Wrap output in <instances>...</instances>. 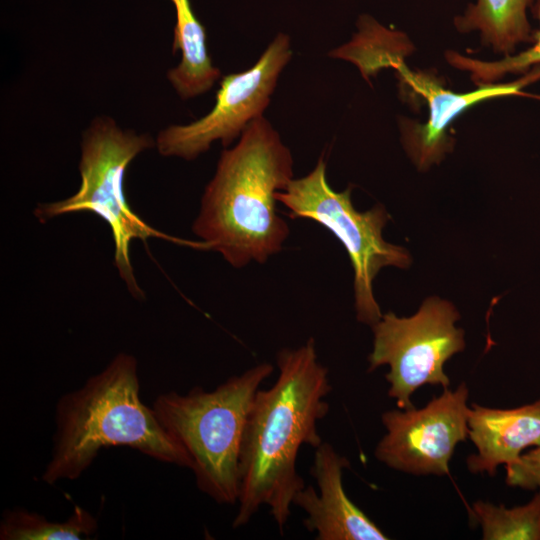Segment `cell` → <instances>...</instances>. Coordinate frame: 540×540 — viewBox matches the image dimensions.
Listing matches in <instances>:
<instances>
[{"instance_id":"2","label":"cell","mask_w":540,"mask_h":540,"mask_svg":"<svg viewBox=\"0 0 540 540\" xmlns=\"http://www.w3.org/2000/svg\"><path fill=\"white\" fill-rule=\"evenodd\" d=\"M292 179L291 151L266 118L254 119L238 143L222 151L193 233L235 268L265 263L289 235L275 194Z\"/></svg>"},{"instance_id":"12","label":"cell","mask_w":540,"mask_h":540,"mask_svg":"<svg viewBox=\"0 0 540 540\" xmlns=\"http://www.w3.org/2000/svg\"><path fill=\"white\" fill-rule=\"evenodd\" d=\"M468 429L477 449L467 458L468 470L493 476L500 465L516 461L527 447L540 446V398L513 409L473 403Z\"/></svg>"},{"instance_id":"11","label":"cell","mask_w":540,"mask_h":540,"mask_svg":"<svg viewBox=\"0 0 540 540\" xmlns=\"http://www.w3.org/2000/svg\"><path fill=\"white\" fill-rule=\"evenodd\" d=\"M350 463L331 444L322 442L315 448L310 473L317 490L308 485L299 490L293 505L306 517L305 528L316 533L317 540H387L389 537L347 496L343 487V470Z\"/></svg>"},{"instance_id":"6","label":"cell","mask_w":540,"mask_h":540,"mask_svg":"<svg viewBox=\"0 0 540 540\" xmlns=\"http://www.w3.org/2000/svg\"><path fill=\"white\" fill-rule=\"evenodd\" d=\"M351 191L348 187L337 192L329 186L321 156L311 172L293 178L275 198L289 209V217L311 219L342 243L354 270L356 318L372 327L383 315L373 295V280L383 267L407 268L411 257L405 248L384 240L382 231L389 219L385 208L376 205L359 212Z\"/></svg>"},{"instance_id":"19","label":"cell","mask_w":540,"mask_h":540,"mask_svg":"<svg viewBox=\"0 0 540 540\" xmlns=\"http://www.w3.org/2000/svg\"><path fill=\"white\" fill-rule=\"evenodd\" d=\"M524 96H529V97H531V98H534V99H537V100L540 101V95H530V94L525 93Z\"/></svg>"},{"instance_id":"15","label":"cell","mask_w":540,"mask_h":540,"mask_svg":"<svg viewBox=\"0 0 540 540\" xmlns=\"http://www.w3.org/2000/svg\"><path fill=\"white\" fill-rule=\"evenodd\" d=\"M98 528L96 518L75 505L64 522H49L44 516L22 508L6 510L0 522L1 540H80Z\"/></svg>"},{"instance_id":"1","label":"cell","mask_w":540,"mask_h":540,"mask_svg":"<svg viewBox=\"0 0 540 540\" xmlns=\"http://www.w3.org/2000/svg\"><path fill=\"white\" fill-rule=\"evenodd\" d=\"M276 364V381L257 391L248 414L233 528L246 525L267 506L282 531L294 496L306 486L296 469L298 452L302 445L315 449L323 442L317 424L329 412L325 398L332 387L314 339L298 348L279 350Z\"/></svg>"},{"instance_id":"17","label":"cell","mask_w":540,"mask_h":540,"mask_svg":"<svg viewBox=\"0 0 540 540\" xmlns=\"http://www.w3.org/2000/svg\"><path fill=\"white\" fill-rule=\"evenodd\" d=\"M535 12L540 25V0H536ZM446 61L454 68L469 73L471 80L480 85L496 83L508 74H526L540 66V26L534 33V41L526 50L504 56L495 61H484L468 57L457 51H447Z\"/></svg>"},{"instance_id":"18","label":"cell","mask_w":540,"mask_h":540,"mask_svg":"<svg viewBox=\"0 0 540 540\" xmlns=\"http://www.w3.org/2000/svg\"><path fill=\"white\" fill-rule=\"evenodd\" d=\"M506 471L507 485L527 490L540 489V446L506 465Z\"/></svg>"},{"instance_id":"9","label":"cell","mask_w":540,"mask_h":540,"mask_svg":"<svg viewBox=\"0 0 540 540\" xmlns=\"http://www.w3.org/2000/svg\"><path fill=\"white\" fill-rule=\"evenodd\" d=\"M468 397V386L462 382L455 390L444 389L423 408L385 411L381 421L386 433L375 447V458L407 474H449L456 445L469 436Z\"/></svg>"},{"instance_id":"3","label":"cell","mask_w":540,"mask_h":540,"mask_svg":"<svg viewBox=\"0 0 540 540\" xmlns=\"http://www.w3.org/2000/svg\"><path fill=\"white\" fill-rule=\"evenodd\" d=\"M56 431L42 480H75L106 447L125 445L161 462L192 467L186 450L140 398L137 361L117 354L79 389L64 394L55 413Z\"/></svg>"},{"instance_id":"16","label":"cell","mask_w":540,"mask_h":540,"mask_svg":"<svg viewBox=\"0 0 540 540\" xmlns=\"http://www.w3.org/2000/svg\"><path fill=\"white\" fill-rule=\"evenodd\" d=\"M472 513L484 540H540V489L525 505L508 509L479 500L473 503Z\"/></svg>"},{"instance_id":"13","label":"cell","mask_w":540,"mask_h":540,"mask_svg":"<svg viewBox=\"0 0 540 540\" xmlns=\"http://www.w3.org/2000/svg\"><path fill=\"white\" fill-rule=\"evenodd\" d=\"M176 24L172 52L181 53V61L167 72V78L182 99L206 93L221 78L207 50L205 27L198 20L190 0H171Z\"/></svg>"},{"instance_id":"8","label":"cell","mask_w":540,"mask_h":540,"mask_svg":"<svg viewBox=\"0 0 540 540\" xmlns=\"http://www.w3.org/2000/svg\"><path fill=\"white\" fill-rule=\"evenodd\" d=\"M292 57L290 38L278 33L249 69L225 75L209 113L194 122L170 125L156 138L165 157L193 160L220 141L229 146L250 122L263 116L279 76Z\"/></svg>"},{"instance_id":"10","label":"cell","mask_w":540,"mask_h":540,"mask_svg":"<svg viewBox=\"0 0 540 540\" xmlns=\"http://www.w3.org/2000/svg\"><path fill=\"white\" fill-rule=\"evenodd\" d=\"M408 45L390 54L384 68L394 69L400 83L422 97L427 105L429 114L424 124L406 118H401L399 123L402 144L419 170L438 164L451 149L448 127L461 113L489 99L524 96L523 88L540 80V66H536L512 82L480 85L474 91L456 93L445 88L435 77L411 70L404 62Z\"/></svg>"},{"instance_id":"14","label":"cell","mask_w":540,"mask_h":540,"mask_svg":"<svg viewBox=\"0 0 540 540\" xmlns=\"http://www.w3.org/2000/svg\"><path fill=\"white\" fill-rule=\"evenodd\" d=\"M536 0H476L454 20L463 33L478 32L483 44L505 56L534 41L527 10Z\"/></svg>"},{"instance_id":"7","label":"cell","mask_w":540,"mask_h":540,"mask_svg":"<svg viewBox=\"0 0 540 540\" xmlns=\"http://www.w3.org/2000/svg\"><path fill=\"white\" fill-rule=\"evenodd\" d=\"M459 317L452 303L430 297L414 315L398 317L390 311L371 327L368 371L389 366L388 396L399 409L413 407L411 395L421 386L449 387L444 364L465 348L464 330L455 326Z\"/></svg>"},{"instance_id":"5","label":"cell","mask_w":540,"mask_h":540,"mask_svg":"<svg viewBox=\"0 0 540 540\" xmlns=\"http://www.w3.org/2000/svg\"><path fill=\"white\" fill-rule=\"evenodd\" d=\"M153 144L149 135L124 131L107 116L95 118L82 137L78 191L64 200L40 204L35 209V216L41 222L80 211L92 212L104 220L113 236L115 266L136 298H142L144 293L135 279L130 261L132 240L145 241L156 237L208 250L203 241L179 240L154 229L127 203L124 192L126 170L139 153Z\"/></svg>"},{"instance_id":"4","label":"cell","mask_w":540,"mask_h":540,"mask_svg":"<svg viewBox=\"0 0 540 540\" xmlns=\"http://www.w3.org/2000/svg\"><path fill=\"white\" fill-rule=\"evenodd\" d=\"M274 371L264 362L207 391L160 394L153 410L164 429L186 450L197 488L218 504L239 497V458L249 411L260 385Z\"/></svg>"}]
</instances>
